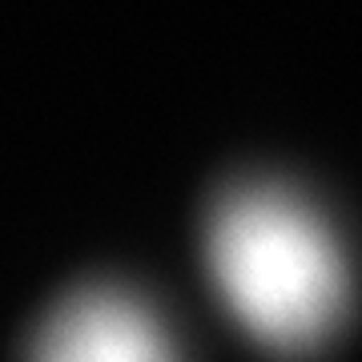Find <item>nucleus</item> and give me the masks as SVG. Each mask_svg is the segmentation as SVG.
<instances>
[{"instance_id": "f257e3e1", "label": "nucleus", "mask_w": 362, "mask_h": 362, "mask_svg": "<svg viewBox=\"0 0 362 362\" xmlns=\"http://www.w3.org/2000/svg\"><path fill=\"white\" fill-rule=\"evenodd\" d=\"M206 266L233 322L274 358H314L346 322V258L326 221L282 185H233L214 202Z\"/></svg>"}, {"instance_id": "f03ea898", "label": "nucleus", "mask_w": 362, "mask_h": 362, "mask_svg": "<svg viewBox=\"0 0 362 362\" xmlns=\"http://www.w3.org/2000/svg\"><path fill=\"white\" fill-rule=\"evenodd\" d=\"M25 362H181L165 322L117 282H81L37 318Z\"/></svg>"}]
</instances>
